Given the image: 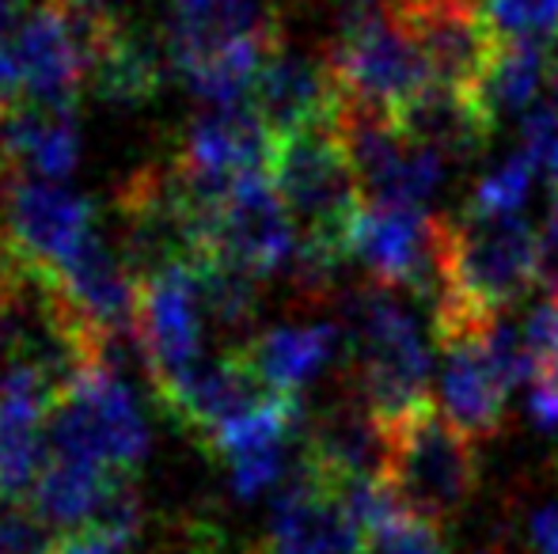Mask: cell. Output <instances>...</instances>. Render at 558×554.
Returning a JSON list of instances; mask_svg holds the SVG:
<instances>
[{
    "instance_id": "8",
    "label": "cell",
    "mask_w": 558,
    "mask_h": 554,
    "mask_svg": "<svg viewBox=\"0 0 558 554\" xmlns=\"http://www.w3.org/2000/svg\"><path fill=\"white\" fill-rule=\"evenodd\" d=\"M0 232L15 267L50 285L99 236L88 201L69 194L65 186L31 175L8 178Z\"/></svg>"
},
{
    "instance_id": "33",
    "label": "cell",
    "mask_w": 558,
    "mask_h": 554,
    "mask_svg": "<svg viewBox=\"0 0 558 554\" xmlns=\"http://www.w3.org/2000/svg\"><path fill=\"white\" fill-rule=\"evenodd\" d=\"M130 540L111 532H69L53 540L50 554H125Z\"/></svg>"
},
{
    "instance_id": "24",
    "label": "cell",
    "mask_w": 558,
    "mask_h": 554,
    "mask_svg": "<svg viewBox=\"0 0 558 554\" xmlns=\"http://www.w3.org/2000/svg\"><path fill=\"white\" fill-rule=\"evenodd\" d=\"M532 183H536V163H532V156L529 152L509 156L501 168H494L490 175L475 186L468 206L478 209V213L513 217V213H521V206L529 201Z\"/></svg>"
},
{
    "instance_id": "21",
    "label": "cell",
    "mask_w": 558,
    "mask_h": 554,
    "mask_svg": "<svg viewBox=\"0 0 558 554\" xmlns=\"http://www.w3.org/2000/svg\"><path fill=\"white\" fill-rule=\"evenodd\" d=\"M399 130L407 137H414L418 145H426L429 152H437L441 160H471L486 148L494 126L478 103L463 91L448 88H429L399 114Z\"/></svg>"
},
{
    "instance_id": "10",
    "label": "cell",
    "mask_w": 558,
    "mask_h": 554,
    "mask_svg": "<svg viewBox=\"0 0 558 554\" xmlns=\"http://www.w3.org/2000/svg\"><path fill=\"white\" fill-rule=\"evenodd\" d=\"M445 217L407 206H365L353 224L350 259L373 274V285L407 288L437 300L441 293Z\"/></svg>"
},
{
    "instance_id": "11",
    "label": "cell",
    "mask_w": 558,
    "mask_h": 554,
    "mask_svg": "<svg viewBox=\"0 0 558 554\" xmlns=\"http://www.w3.org/2000/svg\"><path fill=\"white\" fill-rule=\"evenodd\" d=\"M407 35L418 42L437 88L475 96L501 35L486 0H388Z\"/></svg>"
},
{
    "instance_id": "13",
    "label": "cell",
    "mask_w": 558,
    "mask_h": 554,
    "mask_svg": "<svg viewBox=\"0 0 558 554\" xmlns=\"http://www.w3.org/2000/svg\"><path fill=\"white\" fill-rule=\"evenodd\" d=\"M365 532L350 517L335 482L301 464L270 509L266 540L247 554H361Z\"/></svg>"
},
{
    "instance_id": "1",
    "label": "cell",
    "mask_w": 558,
    "mask_h": 554,
    "mask_svg": "<svg viewBox=\"0 0 558 554\" xmlns=\"http://www.w3.org/2000/svg\"><path fill=\"white\" fill-rule=\"evenodd\" d=\"M380 482L399 513L445 528L468 509L478 487V448L434 403L388 421Z\"/></svg>"
},
{
    "instance_id": "37",
    "label": "cell",
    "mask_w": 558,
    "mask_h": 554,
    "mask_svg": "<svg viewBox=\"0 0 558 554\" xmlns=\"http://www.w3.org/2000/svg\"><path fill=\"white\" fill-rule=\"evenodd\" d=\"M551 84H555V96H558V30L551 38Z\"/></svg>"
},
{
    "instance_id": "32",
    "label": "cell",
    "mask_w": 558,
    "mask_h": 554,
    "mask_svg": "<svg viewBox=\"0 0 558 554\" xmlns=\"http://www.w3.org/2000/svg\"><path fill=\"white\" fill-rule=\"evenodd\" d=\"M529 415L539 429H547V433H555L558 429V369L539 372V377L532 380Z\"/></svg>"
},
{
    "instance_id": "5",
    "label": "cell",
    "mask_w": 558,
    "mask_h": 554,
    "mask_svg": "<svg viewBox=\"0 0 558 554\" xmlns=\"http://www.w3.org/2000/svg\"><path fill=\"white\" fill-rule=\"evenodd\" d=\"M114 23L111 8L88 4V0H43L38 8H31L12 35L27 107L73 111L76 96L88 84L92 58Z\"/></svg>"
},
{
    "instance_id": "31",
    "label": "cell",
    "mask_w": 558,
    "mask_h": 554,
    "mask_svg": "<svg viewBox=\"0 0 558 554\" xmlns=\"http://www.w3.org/2000/svg\"><path fill=\"white\" fill-rule=\"evenodd\" d=\"M539 281H544L547 293L558 300V186L551 206H547L544 229H539Z\"/></svg>"
},
{
    "instance_id": "6",
    "label": "cell",
    "mask_w": 558,
    "mask_h": 554,
    "mask_svg": "<svg viewBox=\"0 0 558 554\" xmlns=\"http://www.w3.org/2000/svg\"><path fill=\"white\" fill-rule=\"evenodd\" d=\"M50 452L133 475L148 452V426L122 372L92 365L61 392L50 418Z\"/></svg>"
},
{
    "instance_id": "2",
    "label": "cell",
    "mask_w": 558,
    "mask_h": 554,
    "mask_svg": "<svg viewBox=\"0 0 558 554\" xmlns=\"http://www.w3.org/2000/svg\"><path fill=\"white\" fill-rule=\"evenodd\" d=\"M345 331L357 395L384 426L429 403V349L391 288H361L345 311Z\"/></svg>"
},
{
    "instance_id": "15",
    "label": "cell",
    "mask_w": 558,
    "mask_h": 554,
    "mask_svg": "<svg viewBox=\"0 0 558 554\" xmlns=\"http://www.w3.org/2000/svg\"><path fill=\"white\" fill-rule=\"evenodd\" d=\"M251 107L258 119L270 126L274 137L304 134V130L335 126L342 114V91H338L327 61H316L308 53H289L286 46L266 58Z\"/></svg>"
},
{
    "instance_id": "16",
    "label": "cell",
    "mask_w": 558,
    "mask_h": 554,
    "mask_svg": "<svg viewBox=\"0 0 558 554\" xmlns=\"http://www.w3.org/2000/svg\"><path fill=\"white\" fill-rule=\"evenodd\" d=\"M243 38L281 42L278 15L263 0H171L168 53L183 76Z\"/></svg>"
},
{
    "instance_id": "25",
    "label": "cell",
    "mask_w": 558,
    "mask_h": 554,
    "mask_svg": "<svg viewBox=\"0 0 558 554\" xmlns=\"http://www.w3.org/2000/svg\"><path fill=\"white\" fill-rule=\"evenodd\" d=\"M361 554H448V547L441 528L399 513L396 520H388L384 528L365 535Z\"/></svg>"
},
{
    "instance_id": "23",
    "label": "cell",
    "mask_w": 558,
    "mask_h": 554,
    "mask_svg": "<svg viewBox=\"0 0 558 554\" xmlns=\"http://www.w3.org/2000/svg\"><path fill=\"white\" fill-rule=\"evenodd\" d=\"M198 267V285H202V304H206V316L221 327L225 334H240L251 327L258 308V278L247 270L232 267L225 259H206L194 262Z\"/></svg>"
},
{
    "instance_id": "26",
    "label": "cell",
    "mask_w": 558,
    "mask_h": 554,
    "mask_svg": "<svg viewBox=\"0 0 558 554\" xmlns=\"http://www.w3.org/2000/svg\"><path fill=\"white\" fill-rule=\"evenodd\" d=\"M486 12L506 38H539L558 30V0H486Z\"/></svg>"
},
{
    "instance_id": "29",
    "label": "cell",
    "mask_w": 558,
    "mask_h": 554,
    "mask_svg": "<svg viewBox=\"0 0 558 554\" xmlns=\"http://www.w3.org/2000/svg\"><path fill=\"white\" fill-rule=\"evenodd\" d=\"M524 152L532 156L536 168H544L558 186V99L539 103L524 119Z\"/></svg>"
},
{
    "instance_id": "12",
    "label": "cell",
    "mask_w": 558,
    "mask_h": 554,
    "mask_svg": "<svg viewBox=\"0 0 558 554\" xmlns=\"http://www.w3.org/2000/svg\"><path fill=\"white\" fill-rule=\"evenodd\" d=\"M296 251H301V236H296V224L274 190L270 175L243 178L217 209L209 255L255 278H266L296 262Z\"/></svg>"
},
{
    "instance_id": "3",
    "label": "cell",
    "mask_w": 558,
    "mask_h": 554,
    "mask_svg": "<svg viewBox=\"0 0 558 554\" xmlns=\"http://www.w3.org/2000/svg\"><path fill=\"white\" fill-rule=\"evenodd\" d=\"M539 281V232L521 213L498 217L463 206L460 217L445 221L441 293L437 300H463L501 316ZM434 300V304H437Z\"/></svg>"
},
{
    "instance_id": "17",
    "label": "cell",
    "mask_w": 558,
    "mask_h": 554,
    "mask_svg": "<svg viewBox=\"0 0 558 554\" xmlns=\"http://www.w3.org/2000/svg\"><path fill=\"white\" fill-rule=\"evenodd\" d=\"M388 429L357 392L335 399L308 429L304 464L324 479H380Z\"/></svg>"
},
{
    "instance_id": "7",
    "label": "cell",
    "mask_w": 558,
    "mask_h": 554,
    "mask_svg": "<svg viewBox=\"0 0 558 554\" xmlns=\"http://www.w3.org/2000/svg\"><path fill=\"white\" fill-rule=\"evenodd\" d=\"M198 267L168 262L137 278V334L148 361V380L163 403L198 372L206 338Z\"/></svg>"
},
{
    "instance_id": "18",
    "label": "cell",
    "mask_w": 558,
    "mask_h": 554,
    "mask_svg": "<svg viewBox=\"0 0 558 554\" xmlns=\"http://www.w3.org/2000/svg\"><path fill=\"white\" fill-rule=\"evenodd\" d=\"M335 349H338L335 327L304 323V327H274V331L243 342L235 354L251 365V372H255L270 392L301 399L304 387L331 365Z\"/></svg>"
},
{
    "instance_id": "35",
    "label": "cell",
    "mask_w": 558,
    "mask_h": 554,
    "mask_svg": "<svg viewBox=\"0 0 558 554\" xmlns=\"http://www.w3.org/2000/svg\"><path fill=\"white\" fill-rule=\"evenodd\" d=\"M12 281H15V262L8 259V251H0V304H4L8 288H12Z\"/></svg>"
},
{
    "instance_id": "4",
    "label": "cell",
    "mask_w": 558,
    "mask_h": 554,
    "mask_svg": "<svg viewBox=\"0 0 558 554\" xmlns=\"http://www.w3.org/2000/svg\"><path fill=\"white\" fill-rule=\"evenodd\" d=\"M342 103L399 119L422 91L434 88V76L418 42L407 35L388 0L345 15L331 53H327Z\"/></svg>"
},
{
    "instance_id": "19",
    "label": "cell",
    "mask_w": 558,
    "mask_h": 554,
    "mask_svg": "<svg viewBox=\"0 0 558 554\" xmlns=\"http://www.w3.org/2000/svg\"><path fill=\"white\" fill-rule=\"evenodd\" d=\"M0 152L12 168H23L31 178H65L81 156L76 119L65 107H20L4 119Z\"/></svg>"
},
{
    "instance_id": "34",
    "label": "cell",
    "mask_w": 558,
    "mask_h": 554,
    "mask_svg": "<svg viewBox=\"0 0 558 554\" xmlns=\"http://www.w3.org/2000/svg\"><path fill=\"white\" fill-rule=\"evenodd\" d=\"M23 23V0H0V42L15 35Z\"/></svg>"
},
{
    "instance_id": "27",
    "label": "cell",
    "mask_w": 558,
    "mask_h": 554,
    "mask_svg": "<svg viewBox=\"0 0 558 554\" xmlns=\"http://www.w3.org/2000/svg\"><path fill=\"white\" fill-rule=\"evenodd\" d=\"M50 528L23 502H0V554H50Z\"/></svg>"
},
{
    "instance_id": "20",
    "label": "cell",
    "mask_w": 558,
    "mask_h": 554,
    "mask_svg": "<svg viewBox=\"0 0 558 554\" xmlns=\"http://www.w3.org/2000/svg\"><path fill=\"white\" fill-rule=\"evenodd\" d=\"M551 76V42L547 38H506L501 35L498 50H494L490 65H486L483 81L475 88L478 111L490 119L498 130L506 119L532 114L539 88Z\"/></svg>"
},
{
    "instance_id": "30",
    "label": "cell",
    "mask_w": 558,
    "mask_h": 554,
    "mask_svg": "<svg viewBox=\"0 0 558 554\" xmlns=\"http://www.w3.org/2000/svg\"><path fill=\"white\" fill-rule=\"evenodd\" d=\"M156 554H228V543L214 525L191 520V525H179V532Z\"/></svg>"
},
{
    "instance_id": "9",
    "label": "cell",
    "mask_w": 558,
    "mask_h": 554,
    "mask_svg": "<svg viewBox=\"0 0 558 554\" xmlns=\"http://www.w3.org/2000/svg\"><path fill=\"white\" fill-rule=\"evenodd\" d=\"M338 137L350 152L368 206L422 209V201L441 186L445 160L414 137H407L396 119L342 103Z\"/></svg>"
},
{
    "instance_id": "22",
    "label": "cell",
    "mask_w": 558,
    "mask_h": 554,
    "mask_svg": "<svg viewBox=\"0 0 558 554\" xmlns=\"http://www.w3.org/2000/svg\"><path fill=\"white\" fill-rule=\"evenodd\" d=\"M160 81L163 61L156 46L145 42L137 30L114 23L92 58L88 88L111 107H137L160 91Z\"/></svg>"
},
{
    "instance_id": "38",
    "label": "cell",
    "mask_w": 558,
    "mask_h": 554,
    "mask_svg": "<svg viewBox=\"0 0 558 554\" xmlns=\"http://www.w3.org/2000/svg\"><path fill=\"white\" fill-rule=\"evenodd\" d=\"M88 4H104V8H107V4H111V0H88Z\"/></svg>"
},
{
    "instance_id": "28",
    "label": "cell",
    "mask_w": 558,
    "mask_h": 554,
    "mask_svg": "<svg viewBox=\"0 0 558 554\" xmlns=\"http://www.w3.org/2000/svg\"><path fill=\"white\" fill-rule=\"evenodd\" d=\"M281 471H286V448H266L240 459H228V482H232V494L240 502L266 494L281 479Z\"/></svg>"
},
{
    "instance_id": "14",
    "label": "cell",
    "mask_w": 558,
    "mask_h": 554,
    "mask_svg": "<svg viewBox=\"0 0 558 554\" xmlns=\"http://www.w3.org/2000/svg\"><path fill=\"white\" fill-rule=\"evenodd\" d=\"M494 323L434 334L437 346H441V407L475 441L494 436L506 421L509 384L494 365L490 346H486V334H490Z\"/></svg>"
},
{
    "instance_id": "36",
    "label": "cell",
    "mask_w": 558,
    "mask_h": 554,
    "mask_svg": "<svg viewBox=\"0 0 558 554\" xmlns=\"http://www.w3.org/2000/svg\"><path fill=\"white\" fill-rule=\"evenodd\" d=\"M8 160H4V152H0V209H4V186H8ZM0 251H4V232H0Z\"/></svg>"
}]
</instances>
